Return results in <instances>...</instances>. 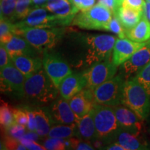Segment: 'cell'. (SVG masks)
<instances>
[{"label":"cell","instance_id":"cell-11","mask_svg":"<svg viewBox=\"0 0 150 150\" xmlns=\"http://www.w3.org/2000/svg\"><path fill=\"white\" fill-rule=\"evenodd\" d=\"M16 27L53 28L59 26L57 18L45 7L31 8L24 20L15 23Z\"/></svg>","mask_w":150,"mask_h":150},{"label":"cell","instance_id":"cell-38","mask_svg":"<svg viewBox=\"0 0 150 150\" xmlns=\"http://www.w3.org/2000/svg\"><path fill=\"white\" fill-rule=\"evenodd\" d=\"M20 142H21L22 145L25 146L27 148V149L30 150H45L46 149V148L43 145H40L39 143H38V142L33 141L28 138H24L22 137L21 138H20Z\"/></svg>","mask_w":150,"mask_h":150},{"label":"cell","instance_id":"cell-15","mask_svg":"<svg viewBox=\"0 0 150 150\" xmlns=\"http://www.w3.org/2000/svg\"><path fill=\"white\" fill-rule=\"evenodd\" d=\"M48 110L54 124L70 125L78 122L70 104L63 97L53 101Z\"/></svg>","mask_w":150,"mask_h":150},{"label":"cell","instance_id":"cell-17","mask_svg":"<svg viewBox=\"0 0 150 150\" xmlns=\"http://www.w3.org/2000/svg\"><path fill=\"white\" fill-rule=\"evenodd\" d=\"M93 91V90L85 87L68 101L78 121L93 108L95 102Z\"/></svg>","mask_w":150,"mask_h":150},{"label":"cell","instance_id":"cell-8","mask_svg":"<svg viewBox=\"0 0 150 150\" xmlns=\"http://www.w3.org/2000/svg\"><path fill=\"white\" fill-rule=\"evenodd\" d=\"M1 91L14 97L22 99L24 97V83L26 77L11 61L1 69Z\"/></svg>","mask_w":150,"mask_h":150},{"label":"cell","instance_id":"cell-5","mask_svg":"<svg viewBox=\"0 0 150 150\" xmlns=\"http://www.w3.org/2000/svg\"><path fill=\"white\" fill-rule=\"evenodd\" d=\"M116 39L113 35L106 34L85 35L84 42L87 47L86 64L91 66L100 62L110 61Z\"/></svg>","mask_w":150,"mask_h":150},{"label":"cell","instance_id":"cell-18","mask_svg":"<svg viewBox=\"0 0 150 150\" xmlns=\"http://www.w3.org/2000/svg\"><path fill=\"white\" fill-rule=\"evenodd\" d=\"M86 86V81L82 73L71 74L62 81L59 87L61 97L69 101Z\"/></svg>","mask_w":150,"mask_h":150},{"label":"cell","instance_id":"cell-37","mask_svg":"<svg viewBox=\"0 0 150 150\" xmlns=\"http://www.w3.org/2000/svg\"><path fill=\"white\" fill-rule=\"evenodd\" d=\"M116 1L118 7L120 6H125L143 12L146 4L145 0H116Z\"/></svg>","mask_w":150,"mask_h":150},{"label":"cell","instance_id":"cell-13","mask_svg":"<svg viewBox=\"0 0 150 150\" xmlns=\"http://www.w3.org/2000/svg\"><path fill=\"white\" fill-rule=\"evenodd\" d=\"M118 124L122 130L138 136L142 131V120L134 111L125 106L114 107Z\"/></svg>","mask_w":150,"mask_h":150},{"label":"cell","instance_id":"cell-31","mask_svg":"<svg viewBox=\"0 0 150 150\" xmlns=\"http://www.w3.org/2000/svg\"><path fill=\"white\" fill-rule=\"evenodd\" d=\"M134 78L150 95V61L137 73Z\"/></svg>","mask_w":150,"mask_h":150},{"label":"cell","instance_id":"cell-3","mask_svg":"<svg viewBox=\"0 0 150 150\" xmlns=\"http://www.w3.org/2000/svg\"><path fill=\"white\" fill-rule=\"evenodd\" d=\"M121 102L143 120L149 117L150 95L134 77L124 82Z\"/></svg>","mask_w":150,"mask_h":150},{"label":"cell","instance_id":"cell-41","mask_svg":"<svg viewBox=\"0 0 150 150\" xmlns=\"http://www.w3.org/2000/svg\"><path fill=\"white\" fill-rule=\"evenodd\" d=\"M28 115V124H27V129L29 131H33L36 132V121H35V113L33 111V108L27 107L26 106Z\"/></svg>","mask_w":150,"mask_h":150},{"label":"cell","instance_id":"cell-39","mask_svg":"<svg viewBox=\"0 0 150 150\" xmlns=\"http://www.w3.org/2000/svg\"><path fill=\"white\" fill-rule=\"evenodd\" d=\"M79 11L87 10L95 4L96 0H70Z\"/></svg>","mask_w":150,"mask_h":150},{"label":"cell","instance_id":"cell-35","mask_svg":"<svg viewBox=\"0 0 150 150\" xmlns=\"http://www.w3.org/2000/svg\"><path fill=\"white\" fill-rule=\"evenodd\" d=\"M4 147L6 149H11V150H24L27 149L25 146L22 145L20 140H17L16 138H12V137L7 136L4 134L3 140Z\"/></svg>","mask_w":150,"mask_h":150},{"label":"cell","instance_id":"cell-40","mask_svg":"<svg viewBox=\"0 0 150 150\" xmlns=\"http://www.w3.org/2000/svg\"><path fill=\"white\" fill-rule=\"evenodd\" d=\"M11 61V59L5 45L1 44V47H0V68H4Z\"/></svg>","mask_w":150,"mask_h":150},{"label":"cell","instance_id":"cell-27","mask_svg":"<svg viewBox=\"0 0 150 150\" xmlns=\"http://www.w3.org/2000/svg\"><path fill=\"white\" fill-rule=\"evenodd\" d=\"M16 123L13 115V108L8 103L1 100L0 106V124L1 130L4 131L13 124Z\"/></svg>","mask_w":150,"mask_h":150},{"label":"cell","instance_id":"cell-45","mask_svg":"<svg viewBox=\"0 0 150 150\" xmlns=\"http://www.w3.org/2000/svg\"><path fill=\"white\" fill-rule=\"evenodd\" d=\"M47 0H31V8L44 7Z\"/></svg>","mask_w":150,"mask_h":150},{"label":"cell","instance_id":"cell-2","mask_svg":"<svg viewBox=\"0 0 150 150\" xmlns=\"http://www.w3.org/2000/svg\"><path fill=\"white\" fill-rule=\"evenodd\" d=\"M16 26V25H15ZM65 28L16 27L15 34L25 38L39 53L53 49L64 35Z\"/></svg>","mask_w":150,"mask_h":150},{"label":"cell","instance_id":"cell-9","mask_svg":"<svg viewBox=\"0 0 150 150\" xmlns=\"http://www.w3.org/2000/svg\"><path fill=\"white\" fill-rule=\"evenodd\" d=\"M42 66L54 85L59 88L62 81L72 73L68 63L59 54L45 52L42 54Z\"/></svg>","mask_w":150,"mask_h":150},{"label":"cell","instance_id":"cell-7","mask_svg":"<svg viewBox=\"0 0 150 150\" xmlns=\"http://www.w3.org/2000/svg\"><path fill=\"white\" fill-rule=\"evenodd\" d=\"M125 82L122 75H117L93 90L94 102L96 104L115 107L122 104V93Z\"/></svg>","mask_w":150,"mask_h":150},{"label":"cell","instance_id":"cell-30","mask_svg":"<svg viewBox=\"0 0 150 150\" xmlns=\"http://www.w3.org/2000/svg\"><path fill=\"white\" fill-rule=\"evenodd\" d=\"M31 9V0H17L15 22L21 21L29 14Z\"/></svg>","mask_w":150,"mask_h":150},{"label":"cell","instance_id":"cell-10","mask_svg":"<svg viewBox=\"0 0 150 150\" xmlns=\"http://www.w3.org/2000/svg\"><path fill=\"white\" fill-rule=\"evenodd\" d=\"M117 72V66L112 60L95 63L82 72L86 81V88L93 90L104 82L111 79Z\"/></svg>","mask_w":150,"mask_h":150},{"label":"cell","instance_id":"cell-42","mask_svg":"<svg viewBox=\"0 0 150 150\" xmlns=\"http://www.w3.org/2000/svg\"><path fill=\"white\" fill-rule=\"evenodd\" d=\"M98 3L103 4L108 8H109L112 11V14H114V13L118 8L116 0H98Z\"/></svg>","mask_w":150,"mask_h":150},{"label":"cell","instance_id":"cell-22","mask_svg":"<svg viewBox=\"0 0 150 150\" xmlns=\"http://www.w3.org/2000/svg\"><path fill=\"white\" fill-rule=\"evenodd\" d=\"M77 138L86 141H93L97 139L93 109L78 121Z\"/></svg>","mask_w":150,"mask_h":150},{"label":"cell","instance_id":"cell-16","mask_svg":"<svg viewBox=\"0 0 150 150\" xmlns=\"http://www.w3.org/2000/svg\"><path fill=\"white\" fill-rule=\"evenodd\" d=\"M150 61V40L121 65V71L126 78L140 71Z\"/></svg>","mask_w":150,"mask_h":150},{"label":"cell","instance_id":"cell-28","mask_svg":"<svg viewBox=\"0 0 150 150\" xmlns=\"http://www.w3.org/2000/svg\"><path fill=\"white\" fill-rule=\"evenodd\" d=\"M15 23L1 18L0 20V41L1 44L5 45L11 40L15 35Z\"/></svg>","mask_w":150,"mask_h":150},{"label":"cell","instance_id":"cell-19","mask_svg":"<svg viewBox=\"0 0 150 150\" xmlns=\"http://www.w3.org/2000/svg\"><path fill=\"white\" fill-rule=\"evenodd\" d=\"M4 45L10 57L14 56H37L40 54L25 38L19 35L15 34Z\"/></svg>","mask_w":150,"mask_h":150},{"label":"cell","instance_id":"cell-47","mask_svg":"<svg viewBox=\"0 0 150 150\" xmlns=\"http://www.w3.org/2000/svg\"><path fill=\"white\" fill-rule=\"evenodd\" d=\"M146 1H148V2H150V0H145Z\"/></svg>","mask_w":150,"mask_h":150},{"label":"cell","instance_id":"cell-48","mask_svg":"<svg viewBox=\"0 0 150 150\" xmlns=\"http://www.w3.org/2000/svg\"></svg>","mask_w":150,"mask_h":150},{"label":"cell","instance_id":"cell-4","mask_svg":"<svg viewBox=\"0 0 150 150\" xmlns=\"http://www.w3.org/2000/svg\"><path fill=\"white\" fill-rule=\"evenodd\" d=\"M93 110L97 138L103 140L105 143L115 140L116 136L122 129L118 124L114 108L95 103Z\"/></svg>","mask_w":150,"mask_h":150},{"label":"cell","instance_id":"cell-46","mask_svg":"<svg viewBox=\"0 0 150 150\" xmlns=\"http://www.w3.org/2000/svg\"><path fill=\"white\" fill-rule=\"evenodd\" d=\"M144 16L150 22V2L146 1L145 9H144Z\"/></svg>","mask_w":150,"mask_h":150},{"label":"cell","instance_id":"cell-25","mask_svg":"<svg viewBox=\"0 0 150 150\" xmlns=\"http://www.w3.org/2000/svg\"><path fill=\"white\" fill-rule=\"evenodd\" d=\"M115 140L125 148V150H141L147 149L148 147L145 144L142 143L137 138V136L121 130L118 133Z\"/></svg>","mask_w":150,"mask_h":150},{"label":"cell","instance_id":"cell-14","mask_svg":"<svg viewBox=\"0 0 150 150\" xmlns=\"http://www.w3.org/2000/svg\"><path fill=\"white\" fill-rule=\"evenodd\" d=\"M147 42H138L129 38H118L114 45L112 51V62L118 67L123 64L136 52L146 45Z\"/></svg>","mask_w":150,"mask_h":150},{"label":"cell","instance_id":"cell-29","mask_svg":"<svg viewBox=\"0 0 150 150\" xmlns=\"http://www.w3.org/2000/svg\"><path fill=\"white\" fill-rule=\"evenodd\" d=\"M0 1L1 18L14 23L17 0H1Z\"/></svg>","mask_w":150,"mask_h":150},{"label":"cell","instance_id":"cell-23","mask_svg":"<svg viewBox=\"0 0 150 150\" xmlns=\"http://www.w3.org/2000/svg\"><path fill=\"white\" fill-rule=\"evenodd\" d=\"M36 121V133L42 138L47 136L52 125H54L48 108L36 107L33 108Z\"/></svg>","mask_w":150,"mask_h":150},{"label":"cell","instance_id":"cell-20","mask_svg":"<svg viewBox=\"0 0 150 150\" xmlns=\"http://www.w3.org/2000/svg\"><path fill=\"white\" fill-rule=\"evenodd\" d=\"M11 59L16 67L26 78L35 74L42 66V59L38 56H14Z\"/></svg>","mask_w":150,"mask_h":150},{"label":"cell","instance_id":"cell-1","mask_svg":"<svg viewBox=\"0 0 150 150\" xmlns=\"http://www.w3.org/2000/svg\"><path fill=\"white\" fill-rule=\"evenodd\" d=\"M59 88L50 79L45 69L26 78L24 98L31 104L44 105L52 103L57 98Z\"/></svg>","mask_w":150,"mask_h":150},{"label":"cell","instance_id":"cell-12","mask_svg":"<svg viewBox=\"0 0 150 150\" xmlns=\"http://www.w3.org/2000/svg\"><path fill=\"white\" fill-rule=\"evenodd\" d=\"M44 7L56 17L60 27L72 24L76 15L79 12L70 0H47Z\"/></svg>","mask_w":150,"mask_h":150},{"label":"cell","instance_id":"cell-21","mask_svg":"<svg viewBox=\"0 0 150 150\" xmlns=\"http://www.w3.org/2000/svg\"><path fill=\"white\" fill-rule=\"evenodd\" d=\"M144 12L125 6H120L114 13L125 31L134 28L143 17Z\"/></svg>","mask_w":150,"mask_h":150},{"label":"cell","instance_id":"cell-34","mask_svg":"<svg viewBox=\"0 0 150 150\" xmlns=\"http://www.w3.org/2000/svg\"><path fill=\"white\" fill-rule=\"evenodd\" d=\"M107 31H110V32L114 33L120 38H127L125 29H124L123 27L122 26L120 22L119 21V20L115 16H112L111 20H110L109 24H108Z\"/></svg>","mask_w":150,"mask_h":150},{"label":"cell","instance_id":"cell-26","mask_svg":"<svg viewBox=\"0 0 150 150\" xmlns=\"http://www.w3.org/2000/svg\"><path fill=\"white\" fill-rule=\"evenodd\" d=\"M78 136V122L70 125L57 124L52 126L47 135L49 138H69Z\"/></svg>","mask_w":150,"mask_h":150},{"label":"cell","instance_id":"cell-32","mask_svg":"<svg viewBox=\"0 0 150 150\" xmlns=\"http://www.w3.org/2000/svg\"><path fill=\"white\" fill-rule=\"evenodd\" d=\"M43 146L49 150L67 149L65 138H48L42 142Z\"/></svg>","mask_w":150,"mask_h":150},{"label":"cell","instance_id":"cell-6","mask_svg":"<svg viewBox=\"0 0 150 150\" xmlns=\"http://www.w3.org/2000/svg\"><path fill=\"white\" fill-rule=\"evenodd\" d=\"M112 16L113 14L109 8L97 3L91 8L78 13L72 24L83 29L107 31L108 25Z\"/></svg>","mask_w":150,"mask_h":150},{"label":"cell","instance_id":"cell-24","mask_svg":"<svg viewBox=\"0 0 150 150\" xmlns=\"http://www.w3.org/2000/svg\"><path fill=\"white\" fill-rule=\"evenodd\" d=\"M127 38L138 42H146L150 40V22L142 17L140 21L132 29L125 31Z\"/></svg>","mask_w":150,"mask_h":150},{"label":"cell","instance_id":"cell-36","mask_svg":"<svg viewBox=\"0 0 150 150\" xmlns=\"http://www.w3.org/2000/svg\"><path fill=\"white\" fill-rule=\"evenodd\" d=\"M13 115L16 123L27 127L28 115L26 106L13 108Z\"/></svg>","mask_w":150,"mask_h":150},{"label":"cell","instance_id":"cell-44","mask_svg":"<svg viewBox=\"0 0 150 150\" xmlns=\"http://www.w3.org/2000/svg\"><path fill=\"white\" fill-rule=\"evenodd\" d=\"M24 138H28V139H30L31 140H33V141H38L40 140V136L37 134L36 132H33V131H29V132L27 133L24 135Z\"/></svg>","mask_w":150,"mask_h":150},{"label":"cell","instance_id":"cell-43","mask_svg":"<svg viewBox=\"0 0 150 150\" xmlns=\"http://www.w3.org/2000/svg\"><path fill=\"white\" fill-rule=\"evenodd\" d=\"M103 149L108 150H125V148L117 142H111L110 145L106 146Z\"/></svg>","mask_w":150,"mask_h":150},{"label":"cell","instance_id":"cell-33","mask_svg":"<svg viewBox=\"0 0 150 150\" xmlns=\"http://www.w3.org/2000/svg\"><path fill=\"white\" fill-rule=\"evenodd\" d=\"M4 133L7 136L16 138L17 140H20V138L23 137L26 134V127L19 125L18 123H15L8 128L4 130Z\"/></svg>","mask_w":150,"mask_h":150}]
</instances>
